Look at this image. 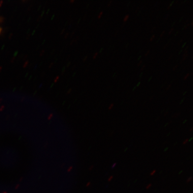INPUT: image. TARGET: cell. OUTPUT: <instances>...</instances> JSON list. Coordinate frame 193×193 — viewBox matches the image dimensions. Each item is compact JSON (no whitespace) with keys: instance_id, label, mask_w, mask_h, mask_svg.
<instances>
[{"instance_id":"8d00e7d4","label":"cell","mask_w":193,"mask_h":193,"mask_svg":"<svg viewBox=\"0 0 193 193\" xmlns=\"http://www.w3.org/2000/svg\"><path fill=\"white\" fill-rule=\"evenodd\" d=\"M36 30H34L33 31V33L31 34L32 36H33V35H34V34L35 33V32H36Z\"/></svg>"},{"instance_id":"836d02e7","label":"cell","mask_w":193,"mask_h":193,"mask_svg":"<svg viewBox=\"0 0 193 193\" xmlns=\"http://www.w3.org/2000/svg\"><path fill=\"white\" fill-rule=\"evenodd\" d=\"M142 63V61H140V62L139 63H138V66H140V64Z\"/></svg>"},{"instance_id":"6f0895ef","label":"cell","mask_w":193,"mask_h":193,"mask_svg":"<svg viewBox=\"0 0 193 193\" xmlns=\"http://www.w3.org/2000/svg\"><path fill=\"white\" fill-rule=\"evenodd\" d=\"M191 26H193V22H191Z\"/></svg>"},{"instance_id":"c3c4849f","label":"cell","mask_w":193,"mask_h":193,"mask_svg":"<svg viewBox=\"0 0 193 193\" xmlns=\"http://www.w3.org/2000/svg\"><path fill=\"white\" fill-rule=\"evenodd\" d=\"M192 139H193V137H192V138H191V139H190V140H189V141H191V140H192Z\"/></svg>"},{"instance_id":"8fae6325","label":"cell","mask_w":193,"mask_h":193,"mask_svg":"<svg viewBox=\"0 0 193 193\" xmlns=\"http://www.w3.org/2000/svg\"><path fill=\"white\" fill-rule=\"evenodd\" d=\"M187 56V52H186V53H185V54L184 55H183L184 58L183 59V60H185L186 59V58Z\"/></svg>"},{"instance_id":"30bf717a","label":"cell","mask_w":193,"mask_h":193,"mask_svg":"<svg viewBox=\"0 0 193 193\" xmlns=\"http://www.w3.org/2000/svg\"><path fill=\"white\" fill-rule=\"evenodd\" d=\"M155 35H153V36H152L151 38H150V41L151 42L153 41L154 39H155Z\"/></svg>"},{"instance_id":"4dcf8cb0","label":"cell","mask_w":193,"mask_h":193,"mask_svg":"<svg viewBox=\"0 0 193 193\" xmlns=\"http://www.w3.org/2000/svg\"><path fill=\"white\" fill-rule=\"evenodd\" d=\"M173 30H174V29L173 28L171 29V30H170V32H169V35H170V34H171V33H172V32L173 31Z\"/></svg>"},{"instance_id":"8992f818","label":"cell","mask_w":193,"mask_h":193,"mask_svg":"<svg viewBox=\"0 0 193 193\" xmlns=\"http://www.w3.org/2000/svg\"><path fill=\"white\" fill-rule=\"evenodd\" d=\"M192 180V176H190V177H189L187 180V182L189 183V182H190Z\"/></svg>"},{"instance_id":"ee69618b","label":"cell","mask_w":193,"mask_h":193,"mask_svg":"<svg viewBox=\"0 0 193 193\" xmlns=\"http://www.w3.org/2000/svg\"><path fill=\"white\" fill-rule=\"evenodd\" d=\"M27 2V0H24V1H22V2Z\"/></svg>"},{"instance_id":"4fadbf2b","label":"cell","mask_w":193,"mask_h":193,"mask_svg":"<svg viewBox=\"0 0 193 193\" xmlns=\"http://www.w3.org/2000/svg\"><path fill=\"white\" fill-rule=\"evenodd\" d=\"M69 35H70V33H69V32H67V33L65 34V39H67V38L69 36Z\"/></svg>"},{"instance_id":"e0dca14e","label":"cell","mask_w":193,"mask_h":193,"mask_svg":"<svg viewBox=\"0 0 193 193\" xmlns=\"http://www.w3.org/2000/svg\"><path fill=\"white\" fill-rule=\"evenodd\" d=\"M53 65H54V63L51 62V63L50 64V65H49V69H51V67L53 66Z\"/></svg>"},{"instance_id":"4316f807","label":"cell","mask_w":193,"mask_h":193,"mask_svg":"<svg viewBox=\"0 0 193 193\" xmlns=\"http://www.w3.org/2000/svg\"><path fill=\"white\" fill-rule=\"evenodd\" d=\"M177 67H178V65H176V66L174 67V68H173V71H175V70H176V68H177Z\"/></svg>"},{"instance_id":"d590c367","label":"cell","mask_w":193,"mask_h":193,"mask_svg":"<svg viewBox=\"0 0 193 193\" xmlns=\"http://www.w3.org/2000/svg\"><path fill=\"white\" fill-rule=\"evenodd\" d=\"M44 12H45V11H43V12H42V13H41V17H42V16H43V14H44Z\"/></svg>"},{"instance_id":"f6af8a7d","label":"cell","mask_w":193,"mask_h":193,"mask_svg":"<svg viewBox=\"0 0 193 193\" xmlns=\"http://www.w3.org/2000/svg\"><path fill=\"white\" fill-rule=\"evenodd\" d=\"M55 17V15H53V16H52V18H51V20H52V19H53L54 17Z\"/></svg>"},{"instance_id":"11a10c76","label":"cell","mask_w":193,"mask_h":193,"mask_svg":"<svg viewBox=\"0 0 193 193\" xmlns=\"http://www.w3.org/2000/svg\"><path fill=\"white\" fill-rule=\"evenodd\" d=\"M45 40H44V41H43V43H42V44H43V43H44V42H45Z\"/></svg>"},{"instance_id":"603a6c76","label":"cell","mask_w":193,"mask_h":193,"mask_svg":"<svg viewBox=\"0 0 193 193\" xmlns=\"http://www.w3.org/2000/svg\"><path fill=\"white\" fill-rule=\"evenodd\" d=\"M180 113H176V114H174V116H173V117H176L178 116L179 115V114H180Z\"/></svg>"},{"instance_id":"b9f144b4","label":"cell","mask_w":193,"mask_h":193,"mask_svg":"<svg viewBox=\"0 0 193 193\" xmlns=\"http://www.w3.org/2000/svg\"><path fill=\"white\" fill-rule=\"evenodd\" d=\"M74 42V40H72V42H71V45H72V44H73V42Z\"/></svg>"},{"instance_id":"74e56055","label":"cell","mask_w":193,"mask_h":193,"mask_svg":"<svg viewBox=\"0 0 193 193\" xmlns=\"http://www.w3.org/2000/svg\"><path fill=\"white\" fill-rule=\"evenodd\" d=\"M112 1H110V2L109 3V5H108V7H110V4L111 5V3H112Z\"/></svg>"},{"instance_id":"f546056e","label":"cell","mask_w":193,"mask_h":193,"mask_svg":"<svg viewBox=\"0 0 193 193\" xmlns=\"http://www.w3.org/2000/svg\"><path fill=\"white\" fill-rule=\"evenodd\" d=\"M52 116V114H51L50 115H49V116L48 117V119H50L51 118V117Z\"/></svg>"},{"instance_id":"bcb514c9","label":"cell","mask_w":193,"mask_h":193,"mask_svg":"<svg viewBox=\"0 0 193 193\" xmlns=\"http://www.w3.org/2000/svg\"><path fill=\"white\" fill-rule=\"evenodd\" d=\"M29 74V73H27L25 77H27V76H28V75Z\"/></svg>"},{"instance_id":"ab89813d","label":"cell","mask_w":193,"mask_h":193,"mask_svg":"<svg viewBox=\"0 0 193 193\" xmlns=\"http://www.w3.org/2000/svg\"><path fill=\"white\" fill-rule=\"evenodd\" d=\"M27 55H26L24 57V60H25L27 58Z\"/></svg>"},{"instance_id":"680465c9","label":"cell","mask_w":193,"mask_h":193,"mask_svg":"<svg viewBox=\"0 0 193 193\" xmlns=\"http://www.w3.org/2000/svg\"><path fill=\"white\" fill-rule=\"evenodd\" d=\"M37 68V66H36V67H35V69H36Z\"/></svg>"},{"instance_id":"5bb4252c","label":"cell","mask_w":193,"mask_h":193,"mask_svg":"<svg viewBox=\"0 0 193 193\" xmlns=\"http://www.w3.org/2000/svg\"><path fill=\"white\" fill-rule=\"evenodd\" d=\"M156 172V170H153V171H152V173H150L151 176H152V175H153Z\"/></svg>"},{"instance_id":"ffe728a7","label":"cell","mask_w":193,"mask_h":193,"mask_svg":"<svg viewBox=\"0 0 193 193\" xmlns=\"http://www.w3.org/2000/svg\"><path fill=\"white\" fill-rule=\"evenodd\" d=\"M65 28L63 29L61 31L60 35H63V34H64V33L65 32Z\"/></svg>"},{"instance_id":"9c48e42d","label":"cell","mask_w":193,"mask_h":193,"mask_svg":"<svg viewBox=\"0 0 193 193\" xmlns=\"http://www.w3.org/2000/svg\"><path fill=\"white\" fill-rule=\"evenodd\" d=\"M113 106H114V104H113V103L111 104V105H110V107H109V108H108V109H109V110H111V109L113 108Z\"/></svg>"},{"instance_id":"1f68e13d","label":"cell","mask_w":193,"mask_h":193,"mask_svg":"<svg viewBox=\"0 0 193 193\" xmlns=\"http://www.w3.org/2000/svg\"><path fill=\"white\" fill-rule=\"evenodd\" d=\"M31 6H30V7H28L27 11H30V10H31Z\"/></svg>"},{"instance_id":"7c38bea8","label":"cell","mask_w":193,"mask_h":193,"mask_svg":"<svg viewBox=\"0 0 193 193\" xmlns=\"http://www.w3.org/2000/svg\"><path fill=\"white\" fill-rule=\"evenodd\" d=\"M152 186V184H149V185H148L147 186H146V189L148 190L149 189V188H150Z\"/></svg>"},{"instance_id":"e575fe53","label":"cell","mask_w":193,"mask_h":193,"mask_svg":"<svg viewBox=\"0 0 193 193\" xmlns=\"http://www.w3.org/2000/svg\"><path fill=\"white\" fill-rule=\"evenodd\" d=\"M74 34H75V31H73V32L72 33V34H71V37H72V36H73V35H74Z\"/></svg>"},{"instance_id":"681fc988","label":"cell","mask_w":193,"mask_h":193,"mask_svg":"<svg viewBox=\"0 0 193 193\" xmlns=\"http://www.w3.org/2000/svg\"><path fill=\"white\" fill-rule=\"evenodd\" d=\"M168 149V147H166V149H165V150H164V151H166L167 149Z\"/></svg>"},{"instance_id":"3957f363","label":"cell","mask_w":193,"mask_h":193,"mask_svg":"<svg viewBox=\"0 0 193 193\" xmlns=\"http://www.w3.org/2000/svg\"><path fill=\"white\" fill-rule=\"evenodd\" d=\"M59 79L60 76H56V77H55V78L54 80V83H56V82H57V81H58L59 80Z\"/></svg>"},{"instance_id":"277c9868","label":"cell","mask_w":193,"mask_h":193,"mask_svg":"<svg viewBox=\"0 0 193 193\" xmlns=\"http://www.w3.org/2000/svg\"><path fill=\"white\" fill-rule=\"evenodd\" d=\"M44 53H45V50H43L42 51H41L40 54V56L42 57L43 56V55H44Z\"/></svg>"},{"instance_id":"f907efd6","label":"cell","mask_w":193,"mask_h":193,"mask_svg":"<svg viewBox=\"0 0 193 193\" xmlns=\"http://www.w3.org/2000/svg\"><path fill=\"white\" fill-rule=\"evenodd\" d=\"M41 6H40V7H39V8H38V10H40V8H41Z\"/></svg>"},{"instance_id":"6da1fadb","label":"cell","mask_w":193,"mask_h":193,"mask_svg":"<svg viewBox=\"0 0 193 193\" xmlns=\"http://www.w3.org/2000/svg\"><path fill=\"white\" fill-rule=\"evenodd\" d=\"M29 61L28 60L26 61L23 65V68H26L29 65Z\"/></svg>"},{"instance_id":"5b68a950","label":"cell","mask_w":193,"mask_h":193,"mask_svg":"<svg viewBox=\"0 0 193 193\" xmlns=\"http://www.w3.org/2000/svg\"><path fill=\"white\" fill-rule=\"evenodd\" d=\"M103 11H101V12H100L99 14V15H98V18H99V19H100V18L102 17V15H103Z\"/></svg>"},{"instance_id":"484cf974","label":"cell","mask_w":193,"mask_h":193,"mask_svg":"<svg viewBox=\"0 0 193 193\" xmlns=\"http://www.w3.org/2000/svg\"><path fill=\"white\" fill-rule=\"evenodd\" d=\"M72 169H73V167H70V168H69V169H68V172H70V171H71V170H72Z\"/></svg>"},{"instance_id":"d6986e66","label":"cell","mask_w":193,"mask_h":193,"mask_svg":"<svg viewBox=\"0 0 193 193\" xmlns=\"http://www.w3.org/2000/svg\"><path fill=\"white\" fill-rule=\"evenodd\" d=\"M42 17L41 16H39L38 17V19H37V22H40V20H41V18H42Z\"/></svg>"},{"instance_id":"f35d334b","label":"cell","mask_w":193,"mask_h":193,"mask_svg":"<svg viewBox=\"0 0 193 193\" xmlns=\"http://www.w3.org/2000/svg\"><path fill=\"white\" fill-rule=\"evenodd\" d=\"M145 65H143V67H142V69H141V71H143V70H144V67H145Z\"/></svg>"},{"instance_id":"52a82bcc","label":"cell","mask_w":193,"mask_h":193,"mask_svg":"<svg viewBox=\"0 0 193 193\" xmlns=\"http://www.w3.org/2000/svg\"><path fill=\"white\" fill-rule=\"evenodd\" d=\"M98 52H96L94 54V55L93 56V59H95L98 56Z\"/></svg>"},{"instance_id":"2e32d148","label":"cell","mask_w":193,"mask_h":193,"mask_svg":"<svg viewBox=\"0 0 193 193\" xmlns=\"http://www.w3.org/2000/svg\"><path fill=\"white\" fill-rule=\"evenodd\" d=\"M113 176H110V177H109V179H108V181H111L112 180V179H113Z\"/></svg>"},{"instance_id":"60d3db41","label":"cell","mask_w":193,"mask_h":193,"mask_svg":"<svg viewBox=\"0 0 193 193\" xmlns=\"http://www.w3.org/2000/svg\"><path fill=\"white\" fill-rule=\"evenodd\" d=\"M171 84H170V85H169V87H168L167 88V90H168V89H170V87H171Z\"/></svg>"},{"instance_id":"816d5d0a","label":"cell","mask_w":193,"mask_h":193,"mask_svg":"<svg viewBox=\"0 0 193 193\" xmlns=\"http://www.w3.org/2000/svg\"><path fill=\"white\" fill-rule=\"evenodd\" d=\"M42 85H43V84H41L40 85V88L42 86Z\"/></svg>"},{"instance_id":"7bdbcfd3","label":"cell","mask_w":193,"mask_h":193,"mask_svg":"<svg viewBox=\"0 0 193 193\" xmlns=\"http://www.w3.org/2000/svg\"><path fill=\"white\" fill-rule=\"evenodd\" d=\"M93 168H94V166H92L91 167H90V169H89V170H91L92 169H93Z\"/></svg>"},{"instance_id":"7dc6e473","label":"cell","mask_w":193,"mask_h":193,"mask_svg":"<svg viewBox=\"0 0 193 193\" xmlns=\"http://www.w3.org/2000/svg\"><path fill=\"white\" fill-rule=\"evenodd\" d=\"M49 10H50V9H48V10H47V13H48V12H49Z\"/></svg>"},{"instance_id":"db71d44e","label":"cell","mask_w":193,"mask_h":193,"mask_svg":"<svg viewBox=\"0 0 193 193\" xmlns=\"http://www.w3.org/2000/svg\"><path fill=\"white\" fill-rule=\"evenodd\" d=\"M31 77H32V76H31L30 77V78H29V80H30L31 78Z\"/></svg>"},{"instance_id":"9f6ffc18","label":"cell","mask_w":193,"mask_h":193,"mask_svg":"<svg viewBox=\"0 0 193 193\" xmlns=\"http://www.w3.org/2000/svg\"><path fill=\"white\" fill-rule=\"evenodd\" d=\"M187 121V120L185 121L183 123V124L185 123Z\"/></svg>"},{"instance_id":"7402d4cb","label":"cell","mask_w":193,"mask_h":193,"mask_svg":"<svg viewBox=\"0 0 193 193\" xmlns=\"http://www.w3.org/2000/svg\"><path fill=\"white\" fill-rule=\"evenodd\" d=\"M30 38V34H28L26 38L27 40H29Z\"/></svg>"},{"instance_id":"f5cc1de1","label":"cell","mask_w":193,"mask_h":193,"mask_svg":"<svg viewBox=\"0 0 193 193\" xmlns=\"http://www.w3.org/2000/svg\"><path fill=\"white\" fill-rule=\"evenodd\" d=\"M192 130H193V128H191V129L190 130V131H191H191H192Z\"/></svg>"},{"instance_id":"f1b7e54d","label":"cell","mask_w":193,"mask_h":193,"mask_svg":"<svg viewBox=\"0 0 193 193\" xmlns=\"http://www.w3.org/2000/svg\"><path fill=\"white\" fill-rule=\"evenodd\" d=\"M71 62H69V63L67 64V68H68V67H70V65H71Z\"/></svg>"},{"instance_id":"cb8c5ba5","label":"cell","mask_w":193,"mask_h":193,"mask_svg":"<svg viewBox=\"0 0 193 193\" xmlns=\"http://www.w3.org/2000/svg\"><path fill=\"white\" fill-rule=\"evenodd\" d=\"M87 58H88L87 56L84 57V59H83V61L85 62V61L87 60Z\"/></svg>"},{"instance_id":"83f0119b","label":"cell","mask_w":193,"mask_h":193,"mask_svg":"<svg viewBox=\"0 0 193 193\" xmlns=\"http://www.w3.org/2000/svg\"><path fill=\"white\" fill-rule=\"evenodd\" d=\"M165 31H163L162 32V34H161V36H161V37H162L163 35H164V34H165Z\"/></svg>"},{"instance_id":"ba28073f","label":"cell","mask_w":193,"mask_h":193,"mask_svg":"<svg viewBox=\"0 0 193 193\" xmlns=\"http://www.w3.org/2000/svg\"><path fill=\"white\" fill-rule=\"evenodd\" d=\"M190 75V73H188L187 74H186V75L185 77L184 78V80H186L187 78L188 77H189V76Z\"/></svg>"},{"instance_id":"d6a6232c","label":"cell","mask_w":193,"mask_h":193,"mask_svg":"<svg viewBox=\"0 0 193 193\" xmlns=\"http://www.w3.org/2000/svg\"><path fill=\"white\" fill-rule=\"evenodd\" d=\"M74 2H75V0H70V3H73Z\"/></svg>"},{"instance_id":"9a60e30c","label":"cell","mask_w":193,"mask_h":193,"mask_svg":"<svg viewBox=\"0 0 193 193\" xmlns=\"http://www.w3.org/2000/svg\"><path fill=\"white\" fill-rule=\"evenodd\" d=\"M72 89H69V90H68V92H67V94H69L71 93V92H72Z\"/></svg>"},{"instance_id":"7a4b0ae2","label":"cell","mask_w":193,"mask_h":193,"mask_svg":"<svg viewBox=\"0 0 193 193\" xmlns=\"http://www.w3.org/2000/svg\"><path fill=\"white\" fill-rule=\"evenodd\" d=\"M129 15H127L125 16L124 18L123 19V22H126L127 21H128V19L129 18Z\"/></svg>"},{"instance_id":"ac0fdd59","label":"cell","mask_w":193,"mask_h":193,"mask_svg":"<svg viewBox=\"0 0 193 193\" xmlns=\"http://www.w3.org/2000/svg\"><path fill=\"white\" fill-rule=\"evenodd\" d=\"M150 51L148 50V51H147V53L146 54H145V56L146 57L147 56V55H149V53H150Z\"/></svg>"},{"instance_id":"d4e9b609","label":"cell","mask_w":193,"mask_h":193,"mask_svg":"<svg viewBox=\"0 0 193 193\" xmlns=\"http://www.w3.org/2000/svg\"><path fill=\"white\" fill-rule=\"evenodd\" d=\"M116 163H114V164H113V166H112V169H113V168H114V167L116 166Z\"/></svg>"},{"instance_id":"44dd1931","label":"cell","mask_w":193,"mask_h":193,"mask_svg":"<svg viewBox=\"0 0 193 193\" xmlns=\"http://www.w3.org/2000/svg\"><path fill=\"white\" fill-rule=\"evenodd\" d=\"M188 141V139H186V140L185 141H184L183 143V145H185V144H186V143H187Z\"/></svg>"}]
</instances>
